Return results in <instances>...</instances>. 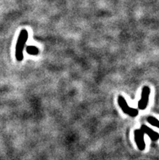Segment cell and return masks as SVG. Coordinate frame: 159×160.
I'll list each match as a JSON object with an SVG mask.
<instances>
[{"label":"cell","instance_id":"cell-1","mask_svg":"<svg viewBox=\"0 0 159 160\" xmlns=\"http://www.w3.org/2000/svg\"><path fill=\"white\" fill-rule=\"evenodd\" d=\"M28 32L27 30L23 29L20 33L19 38H18L16 46H15V58L18 61H22L24 59V54H23V50L25 48V45L26 44V42L28 40Z\"/></svg>","mask_w":159,"mask_h":160},{"label":"cell","instance_id":"cell-2","mask_svg":"<svg viewBox=\"0 0 159 160\" xmlns=\"http://www.w3.org/2000/svg\"><path fill=\"white\" fill-rule=\"evenodd\" d=\"M118 103H119V105L120 106V107L122 108L123 111L127 115H129L130 116L132 117H135L138 115V110L137 109H135V108H131L129 107V106L127 105V102L125 101L124 98L119 95V98H118Z\"/></svg>","mask_w":159,"mask_h":160},{"label":"cell","instance_id":"cell-3","mask_svg":"<svg viewBox=\"0 0 159 160\" xmlns=\"http://www.w3.org/2000/svg\"><path fill=\"white\" fill-rule=\"evenodd\" d=\"M149 94H150V89L148 86H144L142 90L141 99L138 102V107L140 110H144L147 107L149 103Z\"/></svg>","mask_w":159,"mask_h":160},{"label":"cell","instance_id":"cell-4","mask_svg":"<svg viewBox=\"0 0 159 160\" xmlns=\"http://www.w3.org/2000/svg\"><path fill=\"white\" fill-rule=\"evenodd\" d=\"M135 140L137 142V145L140 150H144L145 147V143L144 141V133L141 129H137L134 132Z\"/></svg>","mask_w":159,"mask_h":160},{"label":"cell","instance_id":"cell-5","mask_svg":"<svg viewBox=\"0 0 159 160\" xmlns=\"http://www.w3.org/2000/svg\"><path fill=\"white\" fill-rule=\"evenodd\" d=\"M142 131H143V133H146L147 135L149 136V138H151L153 141H157L158 139L159 135L158 133L154 131L151 128H149V127H147L146 125H142L141 128H140Z\"/></svg>","mask_w":159,"mask_h":160},{"label":"cell","instance_id":"cell-6","mask_svg":"<svg viewBox=\"0 0 159 160\" xmlns=\"http://www.w3.org/2000/svg\"><path fill=\"white\" fill-rule=\"evenodd\" d=\"M26 51L30 55H37L38 54V49L36 46H29L26 48Z\"/></svg>","mask_w":159,"mask_h":160},{"label":"cell","instance_id":"cell-7","mask_svg":"<svg viewBox=\"0 0 159 160\" xmlns=\"http://www.w3.org/2000/svg\"><path fill=\"white\" fill-rule=\"evenodd\" d=\"M148 122H149L151 125H153V126L158 127V120L156 119L155 117H153V116L149 117L148 118Z\"/></svg>","mask_w":159,"mask_h":160}]
</instances>
